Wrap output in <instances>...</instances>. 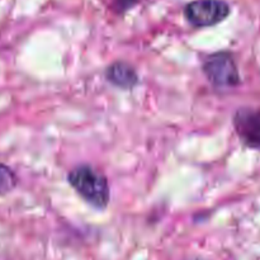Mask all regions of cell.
<instances>
[{"instance_id":"3957f363","label":"cell","mask_w":260,"mask_h":260,"mask_svg":"<svg viewBox=\"0 0 260 260\" xmlns=\"http://www.w3.org/2000/svg\"><path fill=\"white\" fill-rule=\"evenodd\" d=\"M231 8L223 0H194L185 5L184 17L193 27L205 28L218 24L230 15Z\"/></svg>"},{"instance_id":"6da1fadb","label":"cell","mask_w":260,"mask_h":260,"mask_svg":"<svg viewBox=\"0 0 260 260\" xmlns=\"http://www.w3.org/2000/svg\"><path fill=\"white\" fill-rule=\"evenodd\" d=\"M69 184L93 207L104 210L111 200V189L107 178L91 165L83 164L68 174Z\"/></svg>"},{"instance_id":"ba28073f","label":"cell","mask_w":260,"mask_h":260,"mask_svg":"<svg viewBox=\"0 0 260 260\" xmlns=\"http://www.w3.org/2000/svg\"><path fill=\"white\" fill-rule=\"evenodd\" d=\"M196 260H201V259H196Z\"/></svg>"},{"instance_id":"277c9868","label":"cell","mask_w":260,"mask_h":260,"mask_svg":"<svg viewBox=\"0 0 260 260\" xmlns=\"http://www.w3.org/2000/svg\"><path fill=\"white\" fill-rule=\"evenodd\" d=\"M234 128L246 147L260 150V109L241 107L233 118Z\"/></svg>"},{"instance_id":"5b68a950","label":"cell","mask_w":260,"mask_h":260,"mask_svg":"<svg viewBox=\"0 0 260 260\" xmlns=\"http://www.w3.org/2000/svg\"><path fill=\"white\" fill-rule=\"evenodd\" d=\"M107 80L123 90H129L139 83V75L129 63L116 61L108 66L106 71Z\"/></svg>"},{"instance_id":"52a82bcc","label":"cell","mask_w":260,"mask_h":260,"mask_svg":"<svg viewBox=\"0 0 260 260\" xmlns=\"http://www.w3.org/2000/svg\"><path fill=\"white\" fill-rule=\"evenodd\" d=\"M140 0H112V9L117 13H124L134 8Z\"/></svg>"},{"instance_id":"8992f818","label":"cell","mask_w":260,"mask_h":260,"mask_svg":"<svg viewBox=\"0 0 260 260\" xmlns=\"http://www.w3.org/2000/svg\"><path fill=\"white\" fill-rule=\"evenodd\" d=\"M17 174L7 164L0 162V194H7L12 192L17 187Z\"/></svg>"},{"instance_id":"7a4b0ae2","label":"cell","mask_w":260,"mask_h":260,"mask_svg":"<svg viewBox=\"0 0 260 260\" xmlns=\"http://www.w3.org/2000/svg\"><path fill=\"white\" fill-rule=\"evenodd\" d=\"M202 71L217 89H233L240 84L238 65L229 52H215L207 56L203 61Z\"/></svg>"}]
</instances>
